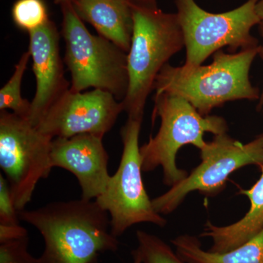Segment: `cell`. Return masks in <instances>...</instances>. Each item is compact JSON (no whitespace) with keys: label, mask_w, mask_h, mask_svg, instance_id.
Wrapping results in <instances>:
<instances>
[{"label":"cell","mask_w":263,"mask_h":263,"mask_svg":"<svg viewBox=\"0 0 263 263\" xmlns=\"http://www.w3.org/2000/svg\"><path fill=\"white\" fill-rule=\"evenodd\" d=\"M261 46L238 53L216 52L210 65L174 67L168 63L156 79V92L177 95L192 104L202 116L227 102L259 99L249 79L251 66Z\"/></svg>","instance_id":"2"},{"label":"cell","mask_w":263,"mask_h":263,"mask_svg":"<svg viewBox=\"0 0 263 263\" xmlns=\"http://www.w3.org/2000/svg\"><path fill=\"white\" fill-rule=\"evenodd\" d=\"M261 176L252 188L240 193L248 197L250 208L242 219L227 226H217L208 221L200 237L212 240L211 252H229L252 239L263 230V165Z\"/></svg>","instance_id":"14"},{"label":"cell","mask_w":263,"mask_h":263,"mask_svg":"<svg viewBox=\"0 0 263 263\" xmlns=\"http://www.w3.org/2000/svg\"><path fill=\"white\" fill-rule=\"evenodd\" d=\"M18 216L42 235L44 250L38 263H98L102 254L119 249L110 216L96 200L51 202L24 209Z\"/></svg>","instance_id":"1"},{"label":"cell","mask_w":263,"mask_h":263,"mask_svg":"<svg viewBox=\"0 0 263 263\" xmlns=\"http://www.w3.org/2000/svg\"><path fill=\"white\" fill-rule=\"evenodd\" d=\"M122 111V102L108 91L95 89L74 92L69 89L49 108L37 128L52 138L84 133L104 136Z\"/></svg>","instance_id":"10"},{"label":"cell","mask_w":263,"mask_h":263,"mask_svg":"<svg viewBox=\"0 0 263 263\" xmlns=\"http://www.w3.org/2000/svg\"><path fill=\"white\" fill-rule=\"evenodd\" d=\"M103 136L84 133L70 138H55L51 143L52 167H61L76 176L82 198L96 200L106 190L109 156Z\"/></svg>","instance_id":"12"},{"label":"cell","mask_w":263,"mask_h":263,"mask_svg":"<svg viewBox=\"0 0 263 263\" xmlns=\"http://www.w3.org/2000/svg\"><path fill=\"white\" fill-rule=\"evenodd\" d=\"M53 139L27 118L8 110L0 111V167L18 212L24 210L38 182L48 177L53 169Z\"/></svg>","instance_id":"7"},{"label":"cell","mask_w":263,"mask_h":263,"mask_svg":"<svg viewBox=\"0 0 263 263\" xmlns=\"http://www.w3.org/2000/svg\"><path fill=\"white\" fill-rule=\"evenodd\" d=\"M60 6L70 91L82 92L94 88L108 91L122 102L129 87L127 52L102 36L90 33L72 3Z\"/></svg>","instance_id":"5"},{"label":"cell","mask_w":263,"mask_h":263,"mask_svg":"<svg viewBox=\"0 0 263 263\" xmlns=\"http://www.w3.org/2000/svg\"><path fill=\"white\" fill-rule=\"evenodd\" d=\"M27 235H28V232L20 224H16V226L0 224V243L9 241V240L18 239Z\"/></svg>","instance_id":"21"},{"label":"cell","mask_w":263,"mask_h":263,"mask_svg":"<svg viewBox=\"0 0 263 263\" xmlns=\"http://www.w3.org/2000/svg\"><path fill=\"white\" fill-rule=\"evenodd\" d=\"M12 18L18 28L28 33L50 20L43 0H17L12 8Z\"/></svg>","instance_id":"18"},{"label":"cell","mask_w":263,"mask_h":263,"mask_svg":"<svg viewBox=\"0 0 263 263\" xmlns=\"http://www.w3.org/2000/svg\"><path fill=\"white\" fill-rule=\"evenodd\" d=\"M18 212L15 209L7 180L0 175V224L16 226L19 224Z\"/></svg>","instance_id":"20"},{"label":"cell","mask_w":263,"mask_h":263,"mask_svg":"<svg viewBox=\"0 0 263 263\" xmlns=\"http://www.w3.org/2000/svg\"><path fill=\"white\" fill-rule=\"evenodd\" d=\"M171 243L178 255L188 263H263V230L243 245L222 253L204 250L193 235H179Z\"/></svg>","instance_id":"15"},{"label":"cell","mask_w":263,"mask_h":263,"mask_svg":"<svg viewBox=\"0 0 263 263\" xmlns=\"http://www.w3.org/2000/svg\"><path fill=\"white\" fill-rule=\"evenodd\" d=\"M77 1V0H54V3L57 5H61L62 3H67V2H70V3H73V2Z\"/></svg>","instance_id":"26"},{"label":"cell","mask_w":263,"mask_h":263,"mask_svg":"<svg viewBox=\"0 0 263 263\" xmlns=\"http://www.w3.org/2000/svg\"><path fill=\"white\" fill-rule=\"evenodd\" d=\"M133 5H157V0H127Z\"/></svg>","instance_id":"23"},{"label":"cell","mask_w":263,"mask_h":263,"mask_svg":"<svg viewBox=\"0 0 263 263\" xmlns=\"http://www.w3.org/2000/svg\"><path fill=\"white\" fill-rule=\"evenodd\" d=\"M262 135H263V133H262Z\"/></svg>","instance_id":"27"},{"label":"cell","mask_w":263,"mask_h":263,"mask_svg":"<svg viewBox=\"0 0 263 263\" xmlns=\"http://www.w3.org/2000/svg\"><path fill=\"white\" fill-rule=\"evenodd\" d=\"M131 6L133 32L127 53L129 87L122 103L128 117L143 119L157 76L170 59L184 47V38L176 13H164L157 5Z\"/></svg>","instance_id":"3"},{"label":"cell","mask_w":263,"mask_h":263,"mask_svg":"<svg viewBox=\"0 0 263 263\" xmlns=\"http://www.w3.org/2000/svg\"><path fill=\"white\" fill-rule=\"evenodd\" d=\"M136 238L138 247L135 251L141 263H188L157 235L138 230Z\"/></svg>","instance_id":"17"},{"label":"cell","mask_w":263,"mask_h":263,"mask_svg":"<svg viewBox=\"0 0 263 263\" xmlns=\"http://www.w3.org/2000/svg\"><path fill=\"white\" fill-rule=\"evenodd\" d=\"M259 32H260L261 35H262L263 39V21L262 22H259ZM259 54L262 56L263 59V44L262 46H261L260 52H259ZM257 110L258 111H263V89L262 93H261L260 97H259V103L258 105H257Z\"/></svg>","instance_id":"22"},{"label":"cell","mask_w":263,"mask_h":263,"mask_svg":"<svg viewBox=\"0 0 263 263\" xmlns=\"http://www.w3.org/2000/svg\"><path fill=\"white\" fill-rule=\"evenodd\" d=\"M132 255H133V263H141V258L140 256L137 253L136 251L133 250L132 252Z\"/></svg>","instance_id":"25"},{"label":"cell","mask_w":263,"mask_h":263,"mask_svg":"<svg viewBox=\"0 0 263 263\" xmlns=\"http://www.w3.org/2000/svg\"><path fill=\"white\" fill-rule=\"evenodd\" d=\"M153 119L159 117L161 124L158 133L141 147L143 172H151L161 167L163 182L173 186L188 176L176 164L180 148L193 145L202 150L206 146L205 133L216 135L228 130L226 119L218 116H202L192 104L177 95L156 92Z\"/></svg>","instance_id":"4"},{"label":"cell","mask_w":263,"mask_h":263,"mask_svg":"<svg viewBox=\"0 0 263 263\" xmlns=\"http://www.w3.org/2000/svg\"><path fill=\"white\" fill-rule=\"evenodd\" d=\"M72 5L83 22L99 35L129 51L133 32V10L127 0H77Z\"/></svg>","instance_id":"13"},{"label":"cell","mask_w":263,"mask_h":263,"mask_svg":"<svg viewBox=\"0 0 263 263\" xmlns=\"http://www.w3.org/2000/svg\"><path fill=\"white\" fill-rule=\"evenodd\" d=\"M29 236L0 243V263H38L29 252Z\"/></svg>","instance_id":"19"},{"label":"cell","mask_w":263,"mask_h":263,"mask_svg":"<svg viewBox=\"0 0 263 263\" xmlns=\"http://www.w3.org/2000/svg\"><path fill=\"white\" fill-rule=\"evenodd\" d=\"M186 50L185 65L197 66L220 48L236 51L258 46L251 34L260 19L256 13L259 0H247L239 8L223 13L202 9L195 0H175Z\"/></svg>","instance_id":"8"},{"label":"cell","mask_w":263,"mask_h":263,"mask_svg":"<svg viewBox=\"0 0 263 263\" xmlns=\"http://www.w3.org/2000/svg\"><path fill=\"white\" fill-rule=\"evenodd\" d=\"M36 92L31 102L29 120L37 127L49 108L70 88L65 79L60 53V33L51 20L29 32Z\"/></svg>","instance_id":"11"},{"label":"cell","mask_w":263,"mask_h":263,"mask_svg":"<svg viewBox=\"0 0 263 263\" xmlns=\"http://www.w3.org/2000/svg\"><path fill=\"white\" fill-rule=\"evenodd\" d=\"M143 119L128 117L121 129L123 152L117 172L106 190L96 199L108 213L114 235L119 238L132 226L150 223L161 228L167 220L156 212L142 178L140 131Z\"/></svg>","instance_id":"6"},{"label":"cell","mask_w":263,"mask_h":263,"mask_svg":"<svg viewBox=\"0 0 263 263\" xmlns=\"http://www.w3.org/2000/svg\"><path fill=\"white\" fill-rule=\"evenodd\" d=\"M200 158L201 162L191 174L163 195L152 199L156 212L161 215L174 212L193 192L214 196L224 188L235 171L251 164L263 165V135L246 144L227 133L216 135L200 150Z\"/></svg>","instance_id":"9"},{"label":"cell","mask_w":263,"mask_h":263,"mask_svg":"<svg viewBox=\"0 0 263 263\" xmlns=\"http://www.w3.org/2000/svg\"><path fill=\"white\" fill-rule=\"evenodd\" d=\"M29 58H31L30 52H24L15 65L14 72L10 80L0 90V111L12 110L20 117L29 119L31 103L22 98V84Z\"/></svg>","instance_id":"16"},{"label":"cell","mask_w":263,"mask_h":263,"mask_svg":"<svg viewBox=\"0 0 263 263\" xmlns=\"http://www.w3.org/2000/svg\"><path fill=\"white\" fill-rule=\"evenodd\" d=\"M256 13L258 15L259 18L260 19V22L263 21V0H259L256 5Z\"/></svg>","instance_id":"24"}]
</instances>
